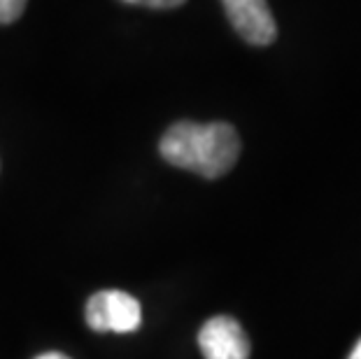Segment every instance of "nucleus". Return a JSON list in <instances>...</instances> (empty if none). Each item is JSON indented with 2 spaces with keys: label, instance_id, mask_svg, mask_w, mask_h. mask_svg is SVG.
Masks as SVG:
<instances>
[{
  "label": "nucleus",
  "instance_id": "obj_1",
  "mask_svg": "<svg viewBox=\"0 0 361 359\" xmlns=\"http://www.w3.org/2000/svg\"><path fill=\"white\" fill-rule=\"evenodd\" d=\"M159 152L168 164L217 180L231 171L240 157V135L226 121H178L164 133Z\"/></svg>",
  "mask_w": 361,
  "mask_h": 359
},
{
  "label": "nucleus",
  "instance_id": "obj_2",
  "mask_svg": "<svg viewBox=\"0 0 361 359\" xmlns=\"http://www.w3.org/2000/svg\"><path fill=\"white\" fill-rule=\"evenodd\" d=\"M142 322V308L135 296L121 289H103L87 303V324L94 331L130 334Z\"/></svg>",
  "mask_w": 361,
  "mask_h": 359
},
{
  "label": "nucleus",
  "instance_id": "obj_3",
  "mask_svg": "<svg viewBox=\"0 0 361 359\" xmlns=\"http://www.w3.org/2000/svg\"><path fill=\"white\" fill-rule=\"evenodd\" d=\"M235 33L245 42L266 47L278 37L275 17L266 0H221Z\"/></svg>",
  "mask_w": 361,
  "mask_h": 359
},
{
  "label": "nucleus",
  "instance_id": "obj_4",
  "mask_svg": "<svg viewBox=\"0 0 361 359\" xmlns=\"http://www.w3.org/2000/svg\"><path fill=\"white\" fill-rule=\"evenodd\" d=\"M198 346L205 359H250L247 334L233 317H212L198 331Z\"/></svg>",
  "mask_w": 361,
  "mask_h": 359
},
{
  "label": "nucleus",
  "instance_id": "obj_5",
  "mask_svg": "<svg viewBox=\"0 0 361 359\" xmlns=\"http://www.w3.org/2000/svg\"><path fill=\"white\" fill-rule=\"evenodd\" d=\"M28 0H0V24H12L26 10Z\"/></svg>",
  "mask_w": 361,
  "mask_h": 359
},
{
  "label": "nucleus",
  "instance_id": "obj_6",
  "mask_svg": "<svg viewBox=\"0 0 361 359\" xmlns=\"http://www.w3.org/2000/svg\"><path fill=\"white\" fill-rule=\"evenodd\" d=\"M128 5H140V7H152V10H173L180 7L184 0H124Z\"/></svg>",
  "mask_w": 361,
  "mask_h": 359
},
{
  "label": "nucleus",
  "instance_id": "obj_7",
  "mask_svg": "<svg viewBox=\"0 0 361 359\" xmlns=\"http://www.w3.org/2000/svg\"><path fill=\"white\" fill-rule=\"evenodd\" d=\"M35 359H71V357H66V355H61V353H47V355L35 357Z\"/></svg>",
  "mask_w": 361,
  "mask_h": 359
},
{
  "label": "nucleus",
  "instance_id": "obj_8",
  "mask_svg": "<svg viewBox=\"0 0 361 359\" xmlns=\"http://www.w3.org/2000/svg\"><path fill=\"white\" fill-rule=\"evenodd\" d=\"M350 359H361V339H359V343H357V346H355V350H352Z\"/></svg>",
  "mask_w": 361,
  "mask_h": 359
}]
</instances>
